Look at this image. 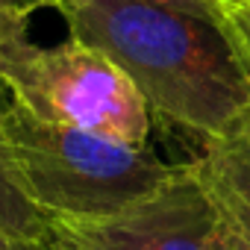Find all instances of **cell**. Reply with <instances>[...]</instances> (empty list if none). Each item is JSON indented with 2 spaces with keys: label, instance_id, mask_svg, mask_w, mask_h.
Masks as SVG:
<instances>
[{
  "label": "cell",
  "instance_id": "cell-1",
  "mask_svg": "<svg viewBox=\"0 0 250 250\" xmlns=\"http://www.w3.org/2000/svg\"><path fill=\"white\" fill-rule=\"evenodd\" d=\"M50 9L133 80L153 115L200 139L250 106V80L215 18L145 0H50Z\"/></svg>",
  "mask_w": 250,
  "mask_h": 250
},
{
  "label": "cell",
  "instance_id": "cell-2",
  "mask_svg": "<svg viewBox=\"0 0 250 250\" xmlns=\"http://www.w3.org/2000/svg\"><path fill=\"white\" fill-rule=\"evenodd\" d=\"M3 136L21 188L50 221L112 215L156 191L180 168L150 147L42 121L15 100L3 106Z\"/></svg>",
  "mask_w": 250,
  "mask_h": 250
},
{
  "label": "cell",
  "instance_id": "cell-3",
  "mask_svg": "<svg viewBox=\"0 0 250 250\" xmlns=\"http://www.w3.org/2000/svg\"><path fill=\"white\" fill-rule=\"evenodd\" d=\"M0 83L42 121L150 147L147 100L103 50L77 36L44 47L30 39V27L6 33L0 39Z\"/></svg>",
  "mask_w": 250,
  "mask_h": 250
},
{
  "label": "cell",
  "instance_id": "cell-4",
  "mask_svg": "<svg viewBox=\"0 0 250 250\" xmlns=\"http://www.w3.org/2000/svg\"><path fill=\"white\" fill-rule=\"evenodd\" d=\"M50 244L59 250H218V227L188 162L156 191L112 215L53 221Z\"/></svg>",
  "mask_w": 250,
  "mask_h": 250
},
{
  "label": "cell",
  "instance_id": "cell-5",
  "mask_svg": "<svg viewBox=\"0 0 250 250\" xmlns=\"http://www.w3.org/2000/svg\"><path fill=\"white\" fill-rule=\"evenodd\" d=\"M218 227V250H250V106L191 162Z\"/></svg>",
  "mask_w": 250,
  "mask_h": 250
},
{
  "label": "cell",
  "instance_id": "cell-6",
  "mask_svg": "<svg viewBox=\"0 0 250 250\" xmlns=\"http://www.w3.org/2000/svg\"><path fill=\"white\" fill-rule=\"evenodd\" d=\"M50 232L53 221L27 197L18 183L3 136V106H0V235L21 244H44Z\"/></svg>",
  "mask_w": 250,
  "mask_h": 250
},
{
  "label": "cell",
  "instance_id": "cell-7",
  "mask_svg": "<svg viewBox=\"0 0 250 250\" xmlns=\"http://www.w3.org/2000/svg\"><path fill=\"white\" fill-rule=\"evenodd\" d=\"M218 24L250 80V0H215Z\"/></svg>",
  "mask_w": 250,
  "mask_h": 250
},
{
  "label": "cell",
  "instance_id": "cell-8",
  "mask_svg": "<svg viewBox=\"0 0 250 250\" xmlns=\"http://www.w3.org/2000/svg\"><path fill=\"white\" fill-rule=\"evenodd\" d=\"M44 6H50V0H0V39L30 27V18Z\"/></svg>",
  "mask_w": 250,
  "mask_h": 250
},
{
  "label": "cell",
  "instance_id": "cell-9",
  "mask_svg": "<svg viewBox=\"0 0 250 250\" xmlns=\"http://www.w3.org/2000/svg\"><path fill=\"white\" fill-rule=\"evenodd\" d=\"M145 3H159V6H171V9H183V12H191V15H203V18H215L218 21L215 0H145Z\"/></svg>",
  "mask_w": 250,
  "mask_h": 250
},
{
  "label": "cell",
  "instance_id": "cell-10",
  "mask_svg": "<svg viewBox=\"0 0 250 250\" xmlns=\"http://www.w3.org/2000/svg\"><path fill=\"white\" fill-rule=\"evenodd\" d=\"M0 250H24L21 241H12V238H3L0 235Z\"/></svg>",
  "mask_w": 250,
  "mask_h": 250
},
{
  "label": "cell",
  "instance_id": "cell-11",
  "mask_svg": "<svg viewBox=\"0 0 250 250\" xmlns=\"http://www.w3.org/2000/svg\"><path fill=\"white\" fill-rule=\"evenodd\" d=\"M24 250H59V247H53V244H50V238H47L44 244H24Z\"/></svg>",
  "mask_w": 250,
  "mask_h": 250
}]
</instances>
